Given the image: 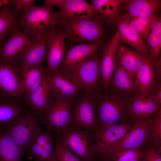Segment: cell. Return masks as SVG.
I'll return each mask as SVG.
<instances>
[{
    "label": "cell",
    "mask_w": 161,
    "mask_h": 161,
    "mask_svg": "<svg viewBox=\"0 0 161 161\" xmlns=\"http://www.w3.org/2000/svg\"><path fill=\"white\" fill-rule=\"evenodd\" d=\"M105 18L100 14L87 18H59L57 26L69 42L78 44L103 41L106 31Z\"/></svg>",
    "instance_id": "obj_1"
},
{
    "label": "cell",
    "mask_w": 161,
    "mask_h": 161,
    "mask_svg": "<svg viewBox=\"0 0 161 161\" xmlns=\"http://www.w3.org/2000/svg\"><path fill=\"white\" fill-rule=\"evenodd\" d=\"M99 49L78 67L59 70L95 99L104 90L100 72L101 52Z\"/></svg>",
    "instance_id": "obj_2"
},
{
    "label": "cell",
    "mask_w": 161,
    "mask_h": 161,
    "mask_svg": "<svg viewBox=\"0 0 161 161\" xmlns=\"http://www.w3.org/2000/svg\"><path fill=\"white\" fill-rule=\"evenodd\" d=\"M59 18L52 7L34 5L21 12L18 17V27L32 38L47 32L57 24Z\"/></svg>",
    "instance_id": "obj_3"
},
{
    "label": "cell",
    "mask_w": 161,
    "mask_h": 161,
    "mask_svg": "<svg viewBox=\"0 0 161 161\" xmlns=\"http://www.w3.org/2000/svg\"><path fill=\"white\" fill-rule=\"evenodd\" d=\"M54 139L66 145L82 161H93L96 154L94 133L68 126L52 135Z\"/></svg>",
    "instance_id": "obj_4"
},
{
    "label": "cell",
    "mask_w": 161,
    "mask_h": 161,
    "mask_svg": "<svg viewBox=\"0 0 161 161\" xmlns=\"http://www.w3.org/2000/svg\"><path fill=\"white\" fill-rule=\"evenodd\" d=\"M127 101L104 90L96 98L95 109L100 127L120 123L126 117L129 116Z\"/></svg>",
    "instance_id": "obj_5"
},
{
    "label": "cell",
    "mask_w": 161,
    "mask_h": 161,
    "mask_svg": "<svg viewBox=\"0 0 161 161\" xmlns=\"http://www.w3.org/2000/svg\"><path fill=\"white\" fill-rule=\"evenodd\" d=\"M68 126L94 133L99 130L94 98L84 92L73 102Z\"/></svg>",
    "instance_id": "obj_6"
},
{
    "label": "cell",
    "mask_w": 161,
    "mask_h": 161,
    "mask_svg": "<svg viewBox=\"0 0 161 161\" xmlns=\"http://www.w3.org/2000/svg\"><path fill=\"white\" fill-rule=\"evenodd\" d=\"M42 117L27 111L20 116L6 131L18 146L25 151L42 129Z\"/></svg>",
    "instance_id": "obj_7"
},
{
    "label": "cell",
    "mask_w": 161,
    "mask_h": 161,
    "mask_svg": "<svg viewBox=\"0 0 161 161\" xmlns=\"http://www.w3.org/2000/svg\"><path fill=\"white\" fill-rule=\"evenodd\" d=\"M151 116L135 121L129 131L122 138L97 157L104 158L121 151L140 148L148 140Z\"/></svg>",
    "instance_id": "obj_8"
},
{
    "label": "cell",
    "mask_w": 161,
    "mask_h": 161,
    "mask_svg": "<svg viewBox=\"0 0 161 161\" xmlns=\"http://www.w3.org/2000/svg\"><path fill=\"white\" fill-rule=\"evenodd\" d=\"M73 102L54 98L42 117V124L52 135L69 126Z\"/></svg>",
    "instance_id": "obj_9"
},
{
    "label": "cell",
    "mask_w": 161,
    "mask_h": 161,
    "mask_svg": "<svg viewBox=\"0 0 161 161\" xmlns=\"http://www.w3.org/2000/svg\"><path fill=\"white\" fill-rule=\"evenodd\" d=\"M17 61H0V93L11 96L23 103L25 97Z\"/></svg>",
    "instance_id": "obj_10"
},
{
    "label": "cell",
    "mask_w": 161,
    "mask_h": 161,
    "mask_svg": "<svg viewBox=\"0 0 161 161\" xmlns=\"http://www.w3.org/2000/svg\"><path fill=\"white\" fill-rule=\"evenodd\" d=\"M46 75L54 98L73 102L85 92L61 70Z\"/></svg>",
    "instance_id": "obj_11"
},
{
    "label": "cell",
    "mask_w": 161,
    "mask_h": 161,
    "mask_svg": "<svg viewBox=\"0 0 161 161\" xmlns=\"http://www.w3.org/2000/svg\"><path fill=\"white\" fill-rule=\"evenodd\" d=\"M47 61V73L59 70L64 61L67 50L65 45V37L57 25L48 31Z\"/></svg>",
    "instance_id": "obj_12"
},
{
    "label": "cell",
    "mask_w": 161,
    "mask_h": 161,
    "mask_svg": "<svg viewBox=\"0 0 161 161\" xmlns=\"http://www.w3.org/2000/svg\"><path fill=\"white\" fill-rule=\"evenodd\" d=\"M48 32L31 38L18 58L21 67L43 64L47 61Z\"/></svg>",
    "instance_id": "obj_13"
},
{
    "label": "cell",
    "mask_w": 161,
    "mask_h": 161,
    "mask_svg": "<svg viewBox=\"0 0 161 161\" xmlns=\"http://www.w3.org/2000/svg\"><path fill=\"white\" fill-rule=\"evenodd\" d=\"M129 122L123 121L100 127L94 133L96 149L95 158L104 152L122 138L131 129L132 125Z\"/></svg>",
    "instance_id": "obj_14"
},
{
    "label": "cell",
    "mask_w": 161,
    "mask_h": 161,
    "mask_svg": "<svg viewBox=\"0 0 161 161\" xmlns=\"http://www.w3.org/2000/svg\"><path fill=\"white\" fill-rule=\"evenodd\" d=\"M106 91L111 95L126 101L138 95L134 81L117 59L115 70Z\"/></svg>",
    "instance_id": "obj_15"
},
{
    "label": "cell",
    "mask_w": 161,
    "mask_h": 161,
    "mask_svg": "<svg viewBox=\"0 0 161 161\" xmlns=\"http://www.w3.org/2000/svg\"><path fill=\"white\" fill-rule=\"evenodd\" d=\"M120 42L117 31L111 39L103 46L101 52L100 72L104 90L106 91L115 70L117 50Z\"/></svg>",
    "instance_id": "obj_16"
},
{
    "label": "cell",
    "mask_w": 161,
    "mask_h": 161,
    "mask_svg": "<svg viewBox=\"0 0 161 161\" xmlns=\"http://www.w3.org/2000/svg\"><path fill=\"white\" fill-rule=\"evenodd\" d=\"M129 116L135 121L147 118L160 108V104L150 94L137 95L127 101Z\"/></svg>",
    "instance_id": "obj_17"
},
{
    "label": "cell",
    "mask_w": 161,
    "mask_h": 161,
    "mask_svg": "<svg viewBox=\"0 0 161 161\" xmlns=\"http://www.w3.org/2000/svg\"><path fill=\"white\" fill-rule=\"evenodd\" d=\"M27 111L23 103L11 96L0 93V132L7 131Z\"/></svg>",
    "instance_id": "obj_18"
},
{
    "label": "cell",
    "mask_w": 161,
    "mask_h": 161,
    "mask_svg": "<svg viewBox=\"0 0 161 161\" xmlns=\"http://www.w3.org/2000/svg\"><path fill=\"white\" fill-rule=\"evenodd\" d=\"M9 33V37L0 48V61L8 62L18 60L21 51L31 38L18 26Z\"/></svg>",
    "instance_id": "obj_19"
},
{
    "label": "cell",
    "mask_w": 161,
    "mask_h": 161,
    "mask_svg": "<svg viewBox=\"0 0 161 161\" xmlns=\"http://www.w3.org/2000/svg\"><path fill=\"white\" fill-rule=\"evenodd\" d=\"M103 44V41L92 42L72 47L67 50L60 69H70L78 67L97 52Z\"/></svg>",
    "instance_id": "obj_20"
},
{
    "label": "cell",
    "mask_w": 161,
    "mask_h": 161,
    "mask_svg": "<svg viewBox=\"0 0 161 161\" xmlns=\"http://www.w3.org/2000/svg\"><path fill=\"white\" fill-rule=\"evenodd\" d=\"M57 13L59 18L72 20L90 18L99 13L92 5L84 0H63Z\"/></svg>",
    "instance_id": "obj_21"
},
{
    "label": "cell",
    "mask_w": 161,
    "mask_h": 161,
    "mask_svg": "<svg viewBox=\"0 0 161 161\" xmlns=\"http://www.w3.org/2000/svg\"><path fill=\"white\" fill-rule=\"evenodd\" d=\"M54 98L46 75L42 83L30 92L25 98L27 103L31 106L32 109L42 117Z\"/></svg>",
    "instance_id": "obj_22"
},
{
    "label": "cell",
    "mask_w": 161,
    "mask_h": 161,
    "mask_svg": "<svg viewBox=\"0 0 161 161\" xmlns=\"http://www.w3.org/2000/svg\"><path fill=\"white\" fill-rule=\"evenodd\" d=\"M147 56L120 42L117 50V59L134 82L136 74Z\"/></svg>",
    "instance_id": "obj_23"
},
{
    "label": "cell",
    "mask_w": 161,
    "mask_h": 161,
    "mask_svg": "<svg viewBox=\"0 0 161 161\" xmlns=\"http://www.w3.org/2000/svg\"><path fill=\"white\" fill-rule=\"evenodd\" d=\"M157 81V76L153 62L146 56L144 62L136 75L134 83L137 95H149Z\"/></svg>",
    "instance_id": "obj_24"
},
{
    "label": "cell",
    "mask_w": 161,
    "mask_h": 161,
    "mask_svg": "<svg viewBox=\"0 0 161 161\" xmlns=\"http://www.w3.org/2000/svg\"><path fill=\"white\" fill-rule=\"evenodd\" d=\"M122 10L130 16L156 17L160 8L159 0H120Z\"/></svg>",
    "instance_id": "obj_25"
},
{
    "label": "cell",
    "mask_w": 161,
    "mask_h": 161,
    "mask_svg": "<svg viewBox=\"0 0 161 161\" xmlns=\"http://www.w3.org/2000/svg\"><path fill=\"white\" fill-rule=\"evenodd\" d=\"M20 79L24 97L40 84L46 75L43 64L21 67Z\"/></svg>",
    "instance_id": "obj_26"
},
{
    "label": "cell",
    "mask_w": 161,
    "mask_h": 161,
    "mask_svg": "<svg viewBox=\"0 0 161 161\" xmlns=\"http://www.w3.org/2000/svg\"><path fill=\"white\" fill-rule=\"evenodd\" d=\"M115 23L120 42L128 45L137 51L150 57L149 51L145 42L139 35L131 30L121 15Z\"/></svg>",
    "instance_id": "obj_27"
},
{
    "label": "cell",
    "mask_w": 161,
    "mask_h": 161,
    "mask_svg": "<svg viewBox=\"0 0 161 161\" xmlns=\"http://www.w3.org/2000/svg\"><path fill=\"white\" fill-rule=\"evenodd\" d=\"M24 152L6 131L0 132V161H21Z\"/></svg>",
    "instance_id": "obj_28"
},
{
    "label": "cell",
    "mask_w": 161,
    "mask_h": 161,
    "mask_svg": "<svg viewBox=\"0 0 161 161\" xmlns=\"http://www.w3.org/2000/svg\"><path fill=\"white\" fill-rule=\"evenodd\" d=\"M145 42L149 53L150 58L155 66L161 64L159 56L161 48V18L157 16Z\"/></svg>",
    "instance_id": "obj_29"
},
{
    "label": "cell",
    "mask_w": 161,
    "mask_h": 161,
    "mask_svg": "<svg viewBox=\"0 0 161 161\" xmlns=\"http://www.w3.org/2000/svg\"><path fill=\"white\" fill-rule=\"evenodd\" d=\"M92 5L109 24L115 23L120 16V0H92Z\"/></svg>",
    "instance_id": "obj_30"
},
{
    "label": "cell",
    "mask_w": 161,
    "mask_h": 161,
    "mask_svg": "<svg viewBox=\"0 0 161 161\" xmlns=\"http://www.w3.org/2000/svg\"><path fill=\"white\" fill-rule=\"evenodd\" d=\"M18 12L13 6L9 5L0 10V42L15 27L18 26Z\"/></svg>",
    "instance_id": "obj_31"
},
{
    "label": "cell",
    "mask_w": 161,
    "mask_h": 161,
    "mask_svg": "<svg viewBox=\"0 0 161 161\" xmlns=\"http://www.w3.org/2000/svg\"><path fill=\"white\" fill-rule=\"evenodd\" d=\"M148 140L150 143L151 146L154 147L161 146V107L151 116L148 130Z\"/></svg>",
    "instance_id": "obj_32"
},
{
    "label": "cell",
    "mask_w": 161,
    "mask_h": 161,
    "mask_svg": "<svg viewBox=\"0 0 161 161\" xmlns=\"http://www.w3.org/2000/svg\"><path fill=\"white\" fill-rule=\"evenodd\" d=\"M54 149L52 161H82L64 144L55 139H54Z\"/></svg>",
    "instance_id": "obj_33"
},
{
    "label": "cell",
    "mask_w": 161,
    "mask_h": 161,
    "mask_svg": "<svg viewBox=\"0 0 161 161\" xmlns=\"http://www.w3.org/2000/svg\"><path fill=\"white\" fill-rule=\"evenodd\" d=\"M144 151L140 148L124 150L117 152L110 156L99 159L100 161H130L143 157Z\"/></svg>",
    "instance_id": "obj_34"
},
{
    "label": "cell",
    "mask_w": 161,
    "mask_h": 161,
    "mask_svg": "<svg viewBox=\"0 0 161 161\" xmlns=\"http://www.w3.org/2000/svg\"><path fill=\"white\" fill-rule=\"evenodd\" d=\"M121 16L131 30L139 35L145 42L151 30L144 27L130 16L124 14L121 15Z\"/></svg>",
    "instance_id": "obj_35"
},
{
    "label": "cell",
    "mask_w": 161,
    "mask_h": 161,
    "mask_svg": "<svg viewBox=\"0 0 161 161\" xmlns=\"http://www.w3.org/2000/svg\"><path fill=\"white\" fill-rule=\"evenodd\" d=\"M161 146L154 147L151 146L144 151L142 160L143 161H161Z\"/></svg>",
    "instance_id": "obj_36"
},
{
    "label": "cell",
    "mask_w": 161,
    "mask_h": 161,
    "mask_svg": "<svg viewBox=\"0 0 161 161\" xmlns=\"http://www.w3.org/2000/svg\"><path fill=\"white\" fill-rule=\"evenodd\" d=\"M130 16L133 19L150 30H151L153 24L157 17V16L156 17H151L147 16Z\"/></svg>",
    "instance_id": "obj_37"
},
{
    "label": "cell",
    "mask_w": 161,
    "mask_h": 161,
    "mask_svg": "<svg viewBox=\"0 0 161 161\" xmlns=\"http://www.w3.org/2000/svg\"><path fill=\"white\" fill-rule=\"evenodd\" d=\"M34 0H15L14 7L19 13L23 10L27 9L34 5Z\"/></svg>",
    "instance_id": "obj_38"
},
{
    "label": "cell",
    "mask_w": 161,
    "mask_h": 161,
    "mask_svg": "<svg viewBox=\"0 0 161 161\" xmlns=\"http://www.w3.org/2000/svg\"><path fill=\"white\" fill-rule=\"evenodd\" d=\"M160 104L161 103V85L156 82V84L149 94Z\"/></svg>",
    "instance_id": "obj_39"
},
{
    "label": "cell",
    "mask_w": 161,
    "mask_h": 161,
    "mask_svg": "<svg viewBox=\"0 0 161 161\" xmlns=\"http://www.w3.org/2000/svg\"><path fill=\"white\" fill-rule=\"evenodd\" d=\"M15 0H0V8L3 6L10 5L14 6Z\"/></svg>",
    "instance_id": "obj_40"
},
{
    "label": "cell",
    "mask_w": 161,
    "mask_h": 161,
    "mask_svg": "<svg viewBox=\"0 0 161 161\" xmlns=\"http://www.w3.org/2000/svg\"><path fill=\"white\" fill-rule=\"evenodd\" d=\"M130 161H143L142 160V159L141 158V159H138V160H131Z\"/></svg>",
    "instance_id": "obj_41"
},
{
    "label": "cell",
    "mask_w": 161,
    "mask_h": 161,
    "mask_svg": "<svg viewBox=\"0 0 161 161\" xmlns=\"http://www.w3.org/2000/svg\"><path fill=\"white\" fill-rule=\"evenodd\" d=\"M2 42H0V48L2 45Z\"/></svg>",
    "instance_id": "obj_42"
}]
</instances>
